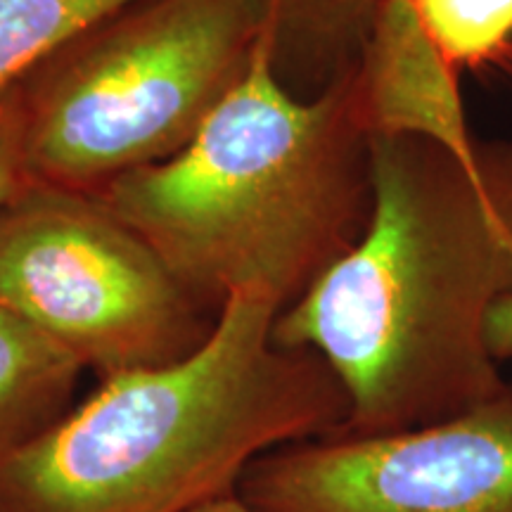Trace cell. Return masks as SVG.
Wrapping results in <instances>:
<instances>
[{"instance_id": "ba28073f", "label": "cell", "mask_w": 512, "mask_h": 512, "mask_svg": "<svg viewBox=\"0 0 512 512\" xmlns=\"http://www.w3.org/2000/svg\"><path fill=\"white\" fill-rule=\"evenodd\" d=\"M83 366L0 302V458L48 432L72 408Z\"/></svg>"}, {"instance_id": "4fadbf2b", "label": "cell", "mask_w": 512, "mask_h": 512, "mask_svg": "<svg viewBox=\"0 0 512 512\" xmlns=\"http://www.w3.org/2000/svg\"><path fill=\"white\" fill-rule=\"evenodd\" d=\"M486 344L498 363L512 358V290L494 306L486 325Z\"/></svg>"}, {"instance_id": "3957f363", "label": "cell", "mask_w": 512, "mask_h": 512, "mask_svg": "<svg viewBox=\"0 0 512 512\" xmlns=\"http://www.w3.org/2000/svg\"><path fill=\"white\" fill-rule=\"evenodd\" d=\"M283 306L226 299L197 351L102 380L0 458V512H188L275 448L342 430L349 399L313 351L273 342Z\"/></svg>"}, {"instance_id": "277c9868", "label": "cell", "mask_w": 512, "mask_h": 512, "mask_svg": "<svg viewBox=\"0 0 512 512\" xmlns=\"http://www.w3.org/2000/svg\"><path fill=\"white\" fill-rule=\"evenodd\" d=\"M254 0H140L24 81L36 183L88 190L174 157L247 69Z\"/></svg>"}, {"instance_id": "30bf717a", "label": "cell", "mask_w": 512, "mask_h": 512, "mask_svg": "<svg viewBox=\"0 0 512 512\" xmlns=\"http://www.w3.org/2000/svg\"><path fill=\"white\" fill-rule=\"evenodd\" d=\"M384 0H254L259 19L278 29L280 50L299 43L349 74L361 60L370 27Z\"/></svg>"}, {"instance_id": "7a4b0ae2", "label": "cell", "mask_w": 512, "mask_h": 512, "mask_svg": "<svg viewBox=\"0 0 512 512\" xmlns=\"http://www.w3.org/2000/svg\"><path fill=\"white\" fill-rule=\"evenodd\" d=\"M259 19L247 69L183 150L114 178L98 200L202 306L240 292L290 306L361 238L373 207L356 67L297 100Z\"/></svg>"}, {"instance_id": "6da1fadb", "label": "cell", "mask_w": 512, "mask_h": 512, "mask_svg": "<svg viewBox=\"0 0 512 512\" xmlns=\"http://www.w3.org/2000/svg\"><path fill=\"white\" fill-rule=\"evenodd\" d=\"M366 230L273 323L323 358L349 399L344 434H394L475 411L508 382L486 344L512 290V140L470 152L370 136Z\"/></svg>"}, {"instance_id": "7c38bea8", "label": "cell", "mask_w": 512, "mask_h": 512, "mask_svg": "<svg viewBox=\"0 0 512 512\" xmlns=\"http://www.w3.org/2000/svg\"><path fill=\"white\" fill-rule=\"evenodd\" d=\"M36 183L27 164V105L24 81L0 91V216Z\"/></svg>"}, {"instance_id": "8fae6325", "label": "cell", "mask_w": 512, "mask_h": 512, "mask_svg": "<svg viewBox=\"0 0 512 512\" xmlns=\"http://www.w3.org/2000/svg\"><path fill=\"white\" fill-rule=\"evenodd\" d=\"M411 5L458 74L512 60V0H411Z\"/></svg>"}, {"instance_id": "9c48e42d", "label": "cell", "mask_w": 512, "mask_h": 512, "mask_svg": "<svg viewBox=\"0 0 512 512\" xmlns=\"http://www.w3.org/2000/svg\"><path fill=\"white\" fill-rule=\"evenodd\" d=\"M140 0H0V91Z\"/></svg>"}, {"instance_id": "5bb4252c", "label": "cell", "mask_w": 512, "mask_h": 512, "mask_svg": "<svg viewBox=\"0 0 512 512\" xmlns=\"http://www.w3.org/2000/svg\"><path fill=\"white\" fill-rule=\"evenodd\" d=\"M188 512H256V510L240 496V491L235 489V491H228V494L209 498V501L195 505V508H190Z\"/></svg>"}, {"instance_id": "8992f818", "label": "cell", "mask_w": 512, "mask_h": 512, "mask_svg": "<svg viewBox=\"0 0 512 512\" xmlns=\"http://www.w3.org/2000/svg\"><path fill=\"white\" fill-rule=\"evenodd\" d=\"M238 491L256 512H512V382L437 425L280 446Z\"/></svg>"}, {"instance_id": "52a82bcc", "label": "cell", "mask_w": 512, "mask_h": 512, "mask_svg": "<svg viewBox=\"0 0 512 512\" xmlns=\"http://www.w3.org/2000/svg\"><path fill=\"white\" fill-rule=\"evenodd\" d=\"M356 83L370 136H418L470 152L458 72L422 29L411 0H384L370 27Z\"/></svg>"}, {"instance_id": "5b68a950", "label": "cell", "mask_w": 512, "mask_h": 512, "mask_svg": "<svg viewBox=\"0 0 512 512\" xmlns=\"http://www.w3.org/2000/svg\"><path fill=\"white\" fill-rule=\"evenodd\" d=\"M0 302L102 380L181 361L216 323L98 197L46 183L0 216Z\"/></svg>"}]
</instances>
